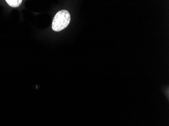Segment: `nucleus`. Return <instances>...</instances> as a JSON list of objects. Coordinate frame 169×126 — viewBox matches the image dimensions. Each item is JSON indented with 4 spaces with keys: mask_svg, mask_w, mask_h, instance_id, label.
I'll list each match as a JSON object with an SVG mask.
<instances>
[{
    "mask_svg": "<svg viewBox=\"0 0 169 126\" xmlns=\"http://www.w3.org/2000/svg\"><path fill=\"white\" fill-rule=\"evenodd\" d=\"M6 3L12 7H18L21 5L22 0H6Z\"/></svg>",
    "mask_w": 169,
    "mask_h": 126,
    "instance_id": "2",
    "label": "nucleus"
},
{
    "mask_svg": "<svg viewBox=\"0 0 169 126\" xmlns=\"http://www.w3.org/2000/svg\"><path fill=\"white\" fill-rule=\"evenodd\" d=\"M71 19V15L68 11H59L56 14L52 21L53 30L57 32L64 30L70 24Z\"/></svg>",
    "mask_w": 169,
    "mask_h": 126,
    "instance_id": "1",
    "label": "nucleus"
}]
</instances>
